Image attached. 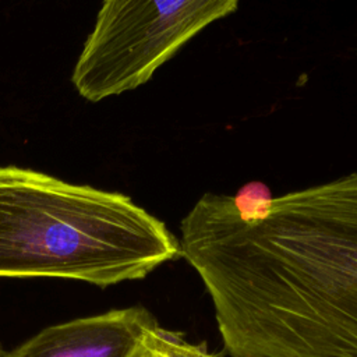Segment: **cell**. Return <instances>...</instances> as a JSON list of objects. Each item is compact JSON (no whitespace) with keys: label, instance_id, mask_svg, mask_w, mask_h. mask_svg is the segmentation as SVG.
I'll use <instances>...</instances> for the list:
<instances>
[{"label":"cell","instance_id":"cell-5","mask_svg":"<svg viewBox=\"0 0 357 357\" xmlns=\"http://www.w3.org/2000/svg\"><path fill=\"white\" fill-rule=\"evenodd\" d=\"M145 346L160 357H222L208 349L206 343L190 342L183 333L156 325L146 333Z\"/></svg>","mask_w":357,"mask_h":357},{"label":"cell","instance_id":"cell-7","mask_svg":"<svg viewBox=\"0 0 357 357\" xmlns=\"http://www.w3.org/2000/svg\"><path fill=\"white\" fill-rule=\"evenodd\" d=\"M4 356H6V353H4V351H3V349L0 347V357H4Z\"/></svg>","mask_w":357,"mask_h":357},{"label":"cell","instance_id":"cell-1","mask_svg":"<svg viewBox=\"0 0 357 357\" xmlns=\"http://www.w3.org/2000/svg\"><path fill=\"white\" fill-rule=\"evenodd\" d=\"M180 234L230 357H357V172L261 201L206 192Z\"/></svg>","mask_w":357,"mask_h":357},{"label":"cell","instance_id":"cell-2","mask_svg":"<svg viewBox=\"0 0 357 357\" xmlns=\"http://www.w3.org/2000/svg\"><path fill=\"white\" fill-rule=\"evenodd\" d=\"M181 257L180 240L130 197L0 167V279L56 278L107 287Z\"/></svg>","mask_w":357,"mask_h":357},{"label":"cell","instance_id":"cell-4","mask_svg":"<svg viewBox=\"0 0 357 357\" xmlns=\"http://www.w3.org/2000/svg\"><path fill=\"white\" fill-rule=\"evenodd\" d=\"M156 325L142 305L112 310L47 326L4 357H139Z\"/></svg>","mask_w":357,"mask_h":357},{"label":"cell","instance_id":"cell-3","mask_svg":"<svg viewBox=\"0 0 357 357\" xmlns=\"http://www.w3.org/2000/svg\"><path fill=\"white\" fill-rule=\"evenodd\" d=\"M238 0H103L71 81L98 102L138 88Z\"/></svg>","mask_w":357,"mask_h":357},{"label":"cell","instance_id":"cell-6","mask_svg":"<svg viewBox=\"0 0 357 357\" xmlns=\"http://www.w3.org/2000/svg\"><path fill=\"white\" fill-rule=\"evenodd\" d=\"M139 357H160V356H159L156 351H153V350H151V349L146 347V349L144 350V353H142Z\"/></svg>","mask_w":357,"mask_h":357}]
</instances>
